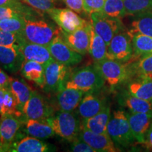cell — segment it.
Instances as JSON below:
<instances>
[{"instance_id":"d6986e66","label":"cell","mask_w":152,"mask_h":152,"mask_svg":"<svg viewBox=\"0 0 152 152\" xmlns=\"http://www.w3.org/2000/svg\"><path fill=\"white\" fill-rule=\"evenodd\" d=\"M83 91L73 88H64L58 91L57 103L61 111H73L84 96Z\"/></svg>"},{"instance_id":"f546056e","label":"cell","mask_w":152,"mask_h":152,"mask_svg":"<svg viewBox=\"0 0 152 152\" xmlns=\"http://www.w3.org/2000/svg\"><path fill=\"white\" fill-rule=\"evenodd\" d=\"M0 114H14L19 115L16 99L10 88H0Z\"/></svg>"},{"instance_id":"e0dca14e","label":"cell","mask_w":152,"mask_h":152,"mask_svg":"<svg viewBox=\"0 0 152 152\" xmlns=\"http://www.w3.org/2000/svg\"><path fill=\"white\" fill-rule=\"evenodd\" d=\"M20 49L25 60L33 61L43 65L53 60L49 49L45 45L28 42L25 39L20 45Z\"/></svg>"},{"instance_id":"3957f363","label":"cell","mask_w":152,"mask_h":152,"mask_svg":"<svg viewBox=\"0 0 152 152\" xmlns=\"http://www.w3.org/2000/svg\"><path fill=\"white\" fill-rule=\"evenodd\" d=\"M43 122L52 127L55 134L69 142L78 138L81 123L73 111H61L48 118Z\"/></svg>"},{"instance_id":"7bdbcfd3","label":"cell","mask_w":152,"mask_h":152,"mask_svg":"<svg viewBox=\"0 0 152 152\" xmlns=\"http://www.w3.org/2000/svg\"><path fill=\"white\" fill-rule=\"evenodd\" d=\"M22 0H0V7L7 5H13L21 2Z\"/></svg>"},{"instance_id":"4dcf8cb0","label":"cell","mask_w":152,"mask_h":152,"mask_svg":"<svg viewBox=\"0 0 152 152\" xmlns=\"http://www.w3.org/2000/svg\"><path fill=\"white\" fill-rule=\"evenodd\" d=\"M125 104L132 113H152L151 102L137 97L130 93L125 98Z\"/></svg>"},{"instance_id":"1f68e13d","label":"cell","mask_w":152,"mask_h":152,"mask_svg":"<svg viewBox=\"0 0 152 152\" xmlns=\"http://www.w3.org/2000/svg\"><path fill=\"white\" fill-rule=\"evenodd\" d=\"M126 15L136 16L152 10V0H123Z\"/></svg>"},{"instance_id":"ee69618b","label":"cell","mask_w":152,"mask_h":152,"mask_svg":"<svg viewBox=\"0 0 152 152\" xmlns=\"http://www.w3.org/2000/svg\"><path fill=\"white\" fill-rule=\"evenodd\" d=\"M1 151H5V150H4V145L2 144V143H1V140H0V152Z\"/></svg>"},{"instance_id":"d6a6232c","label":"cell","mask_w":152,"mask_h":152,"mask_svg":"<svg viewBox=\"0 0 152 152\" xmlns=\"http://www.w3.org/2000/svg\"><path fill=\"white\" fill-rule=\"evenodd\" d=\"M102 12L112 18H123L126 16L124 1L123 0H105Z\"/></svg>"},{"instance_id":"277c9868","label":"cell","mask_w":152,"mask_h":152,"mask_svg":"<svg viewBox=\"0 0 152 152\" xmlns=\"http://www.w3.org/2000/svg\"><path fill=\"white\" fill-rule=\"evenodd\" d=\"M107 132L114 144L127 147L134 142L127 114L123 111L118 110L111 115L107 126Z\"/></svg>"},{"instance_id":"ab89813d","label":"cell","mask_w":152,"mask_h":152,"mask_svg":"<svg viewBox=\"0 0 152 152\" xmlns=\"http://www.w3.org/2000/svg\"><path fill=\"white\" fill-rule=\"evenodd\" d=\"M66 5L76 13L81 14L83 9V0H63Z\"/></svg>"},{"instance_id":"30bf717a","label":"cell","mask_w":152,"mask_h":152,"mask_svg":"<svg viewBox=\"0 0 152 152\" xmlns=\"http://www.w3.org/2000/svg\"><path fill=\"white\" fill-rule=\"evenodd\" d=\"M132 56V37L130 34L123 31L116 34L108 45L107 58L125 63L131 59Z\"/></svg>"},{"instance_id":"52a82bcc","label":"cell","mask_w":152,"mask_h":152,"mask_svg":"<svg viewBox=\"0 0 152 152\" xmlns=\"http://www.w3.org/2000/svg\"><path fill=\"white\" fill-rule=\"evenodd\" d=\"M108 84L115 86L121 84L128 77V70L123 63L106 58L94 65Z\"/></svg>"},{"instance_id":"d590c367","label":"cell","mask_w":152,"mask_h":152,"mask_svg":"<svg viewBox=\"0 0 152 152\" xmlns=\"http://www.w3.org/2000/svg\"><path fill=\"white\" fill-rule=\"evenodd\" d=\"M138 75H152V54L142 56L132 66Z\"/></svg>"},{"instance_id":"9a60e30c","label":"cell","mask_w":152,"mask_h":152,"mask_svg":"<svg viewBox=\"0 0 152 152\" xmlns=\"http://www.w3.org/2000/svg\"><path fill=\"white\" fill-rule=\"evenodd\" d=\"M127 116L134 138L140 143H144L146 134L152 123V113L131 112Z\"/></svg>"},{"instance_id":"484cf974","label":"cell","mask_w":152,"mask_h":152,"mask_svg":"<svg viewBox=\"0 0 152 152\" xmlns=\"http://www.w3.org/2000/svg\"><path fill=\"white\" fill-rule=\"evenodd\" d=\"M38 11L35 9L24 5L22 2L16 4L0 7V20L3 19L14 18V17H35Z\"/></svg>"},{"instance_id":"5b68a950","label":"cell","mask_w":152,"mask_h":152,"mask_svg":"<svg viewBox=\"0 0 152 152\" xmlns=\"http://www.w3.org/2000/svg\"><path fill=\"white\" fill-rule=\"evenodd\" d=\"M90 22L94 31L103 38L107 45L112 38L124 28L121 18H112L102 11L90 14Z\"/></svg>"},{"instance_id":"4316f807","label":"cell","mask_w":152,"mask_h":152,"mask_svg":"<svg viewBox=\"0 0 152 152\" xmlns=\"http://www.w3.org/2000/svg\"><path fill=\"white\" fill-rule=\"evenodd\" d=\"M108 45L101 36L98 35L92 26L89 54L95 61H100L107 58Z\"/></svg>"},{"instance_id":"603a6c76","label":"cell","mask_w":152,"mask_h":152,"mask_svg":"<svg viewBox=\"0 0 152 152\" xmlns=\"http://www.w3.org/2000/svg\"><path fill=\"white\" fill-rule=\"evenodd\" d=\"M23 124L26 132L29 136L38 139H47L56 134L52 127L43 121L28 119L23 116Z\"/></svg>"},{"instance_id":"b9f144b4","label":"cell","mask_w":152,"mask_h":152,"mask_svg":"<svg viewBox=\"0 0 152 152\" xmlns=\"http://www.w3.org/2000/svg\"><path fill=\"white\" fill-rule=\"evenodd\" d=\"M144 144H146L148 147L152 149V123L149 130H148L147 134H146L145 142H144Z\"/></svg>"},{"instance_id":"7402d4cb","label":"cell","mask_w":152,"mask_h":152,"mask_svg":"<svg viewBox=\"0 0 152 152\" xmlns=\"http://www.w3.org/2000/svg\"><path fill=\"white\" fill-rule=\"evenodd\" d=\"M129 93L149 102L152 101V75H142L129 85Z\"/></svg>"},{"instance_id":"7a4b0ae2","label":"cell","mask_w":152,"mask_h":152,"mask_svg":"<svg viewBox=\"0 0 152 152\" xmlns=\"http://www.w3.org/2000/svg\"><path fill=\"white\" fill-rule=\"evenodd\" d=\"M103 77L95 66H85L70 73L64 87L73 88L85 93L100 90L104 85Z\"/></svg>"},{"instance_id":"9c48e42d","label":"cell","mask_w":152,"mask_h":152,"mask_svg":"<svg viewBox=\"0 0 152 152\" xmlns=\"http://www.w3.org/2000/svg\"><path fill=\"white\" fill-rule=\"evenodd\" d=\"M62 31L71 33L88 23L71 9L53 8L47 13Z\"/></svg>"},{"instance_id":"4fadbf2b","label":"cell","mask_w":152,"mask_h":152,"mask_svg":"<svg viewBox=\"0 0 152 152\" xmlns=\"http://www.w3.org/2000/svg\"><path fill=\"white\" fill-rule=\"evenodd\" d=\"M91 22L83 28L75 30L71 33H67L61 30V35L66 43L74 51L82 55L89 52L91 38Z\"/></svg>"},{"instance_id":"ffe728a7","label":"cell","mask_w":152,"mask_h":152,"mask_svg":"<svg viewBox=\"0 0 152 152\" xmlns=\"http://www.w3.org/2000/svg\"><path fill=\"white\" fill-rule=\"evenodd\" d=\"M110 118H111V109L108 106L101 111L99 113L89 118L83 119L81 127L92 132L105 134L107 132V126L109 124Z\"/></svg>"},{"instance_id":"e575fe53","label":"cell","mask_w":152,"mask_h":152,"mask_svg":"<svg viewBox=\"0 0 152 152\" xmlns=\"http://www.w3.org/2000/svg\"><path fill=\"white\" fill-rule=\"evenodd\" d=\"M24 40L21 33H11L0 30V46L20 47Z\"/></svg>"},{"instance_id":"8992f818","label":"cell","mask_w":152,"mask_h":152,"mask_svg":"<svg viewBox=\"0 0 152 152\" xmlns=\"http://www.w3.org/2000/svg\"><path fill=\"white\" fill-rule=\"evenodd\" d=\"M45 83L43 89L46 92H56L64 87L70 74L69 66L60 64L53 59L44 65Z\"/></svg>"},{"instance_id":"f1b7e54d","label":"cell","mask_w":152,"mask_h":152,"mask_svg":"<svg viewBox=\"0 0 152 152\" xmlns=\"http://www.w3.org/2000/svg\"><path fill=\"white\" fill-rule=\"evenodd\" d=\"M133 52L139 57L152 54V37L141 33H130Z\"/></svg>"},{"instance_id":"ba28073f","label":"cell","mask_w":152,"mask_h":152,"mask_svg":"<svg viewBox=\"0 0 152 152\" xmlns=\"http://www.w3.org/2000/svg\"><path fill=\"white\" fill-rule=\"evenodd\" d=\"M53 59L60 64L70 66L79 64L83 60V55L71 49L62 35H58L47 45Z\"/></svg>"},{"instance_id":"8d00e7d4","label":"cell","mask_w":152,"mask_h":152,"mask_svg":"<svg viewBox=\"0 0 152 152\" xmlns=\"http://www.w3.org/2000/svg\"><path fill=\"white\" fill-rule=\"evenodd\" d=\"M26 4L38 12L48 13L54 8V0H22Z\"/></svg>"},{"instance_id":"5bb4252c","label":"cell","mask_w":152,"mask_h":152,"mask_svg":"<svg viewBox=\"0 0 152 152\" xmlns=\"http://www.w3.org/2000/svg\"><path fill=\"white\" fill-rule=\"evenodd\" d=\"M78 138L86 142L96 152H115L118 151L114 145L115 144L108 133L99 134L81 127Z\"/></svg>"},{"instance_id":"836d02e7","label":"cell","mask_w":152,"mask_h":152,"mask_svg":"<svg viewBox=\"0 0 152 152\" xmlns=\"http://www.w3.org/2000/svg\"><path fill=\"white\" fill-rule=\"evenodd\" d=\"M24 17H14L0 20V30L11 33H21L25 27Z\"/></svg>"},{"instance_id":"f6af8a7d","label":"cell","mask_w":152,"mask_h":152,"mask_svg":"<svg viewBox=\"0 0 152 152\" xmlns=\"http://www.w3.org/2000/svg\"><path fill=\"white\" fill-rule=\"evenodd\" d=\"M151 104H152V101H151Z\"/></svg>"},{"instance_id":"cb8c5ba5","label":"cell","mask_w":152,"mask_h":152,"mask_svg":"<svg viewBox=\"0 0 152 152\" xmlns=\"http://www.w3.org/2000/svg\"><path fill=\"white\" fill-rule=\"evenodd\" d=\"M20 71L26 79L34 82L43 88L45 83V66L43 64L33 61L25 60Z\"/></svg>"},{"instance_id":"8fae6325","label":"cell","mask_w":152,"mask_h":152,"mask_svg":"<svg viewBox=\"0 0 152 152\" xmlns=\"http://www.w3.org/2000/svg\"><path fill=\"white\" fill-rule=\"evenodd\" d=\"M23 116L28 119L45 121L53 115V109L42 94L33 91L31 96L24 106Z\"/></svg>"},{"instance_id":"74e56055","label":"cell","mask_w":152,"mask_h":152,"mask_svg":"<svg viewBox=\"0 0 152 152\" xmlns=\"http://www.w3.org/2000/svg\"><path fill=\"white\" fill-rule=\"evenodd\" d=\"M105 0H83V9L87 14H92L102 11Z\"/></svg>"},{"instance_id":"83f0119b","label":"cell","mask_w":152,"mask_h":152,"mask_svg":"<svg viewBox=\"0 0 152 152\" xmlns=\"http://www.w3.org/2000/svg\"><path fill=\"white\" fill-rule=\"evenodd\" d=\"M130 33H141L152 37V10L134 16Z\"/></svg>"},{"instance_id":"7c38bea8","label":"cell","mask_w":152,"mask_h":152,"mask_svg":"<svg viewBox=\"0 0 152 152\" xmlns=\"http://www.w3.org/2000/svg\"><path fill=\"white\" fill-rule=\"evenodd\" d=\"M23 117V116H22ZM23 124L21 117L14 114H1L0 118V140L5 151H9L17 133Z\"/></svg>"},{"instance_id":"6da1fadb","label":"cell","mask_w":152,"mask_h":152,"mask_svg":"<svg viewBox=\"0 0 152 152\" xmlns=\"http://www.w3.org/2000/svg\"><path fill=\"white\" fill-rule=\"evenodd\" d=\"M25 20L21 34L28 42L47 46L54 38L61 35V29L52 23L37 19L36 17L25 18Z\"/></svg>"},{"instance_id":"2e32d148","label":"cell","mask_w":152,"mask_h":152,"mask_svg":"<svg viewBox=\"0 0 152 152\" xmlns=\"http://www.w3.org/2000/svg\"><path fill=\"white\" fill-rule=\"evenodd\" d=\"M25 61L20 47L0 46V64L5 70L14 73L20 71Z\"/></svg>"},{"instance_id":"ac0fdd59","label":"cell","mask_w":152,"mask_h":152,"mask_svg":"<svg viewBox=\"0 0 152 152\" xmlns=\"http://www.w3.org/2000/svg\"><path fill=\"white\" fill-rule=\"evenodd\" d=\"M56 151V147L46 142L41 141L40 139L34 137H26L14 142L11 144L9 151L13 152H47Z\"/></svg>"},{"instance_id":"f35d334b","label":"cell","mask_w":152,"mask_h":152,"mask_svg":"<svg viewBox=\"0 0 152 152\" xmlns=\"http://www.w3.org/2000/svg\"><path fill=\"white\" fill-rule=\"evenodd\" d=\"M72 144L70 147V151L74 152H96L86 142L77 138L72 141Z\"/></svg>"},{"instance_id":"44dd1931","label":"cell","mask_w":152,"mask_h":152,"mask_svg":"<svg viewBox=\"0 0 152 152\" xmlns=\"http://www.w3.org/2000/svg\"><path fill=\"white\" fill-rule=\"evenodd\" d=\"M105 106V104L102 99L90 92H87L77 106V113L83 119H87L96 115Z\"/></svg>"},{"instance_id":"60d3db41","label":"cell","mask_w":152,"mask_h":152,"mask_svg":"<svg viewBox=\"0 0 152 152\" xmlns=\"http://www.w3.org/2000/svg\"><path fill=\"white\" fill-rule=\"evenodd\" d=\"M11 77L0 69V88H8L10 85Z\"/></svg>"},{"instance_id":"d4e9b609","label":"cell","mask_w":152,"mask_h":152,"mask_svg":"<svg viewBox=\"0 0 152 152\" xmlns=\"http://www.w3.org/2000/svg\"><path fill=\"white\" fill-rule=\"evenodd\" d=\"M9 88L16 99L18 111L23 114L24 106L29 100L33 90L23 81L14 78H11Z\"/></svg>"}]
</instances>
